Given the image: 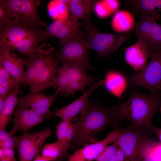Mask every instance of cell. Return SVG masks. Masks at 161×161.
Instances as JSON below:
<instances>
[{"label": "cell", "mask_w": 161, "mask_h": 161, "mask_svg": "<svg viewBox=\"0 0 161 161\" xmlns=\"http://www.w3.org/2000/svg\"><path fill=\"white\" fill-rule=\"evenodd\" d=\"M80 115L79 120L74 123V135L69 145L72 149L97 142V134L108 126L115 129L120 127L121 121L114 105L105 107L89 102Z\"/></svg>", "instance_id": "6da1fadb"}, {"label": "cell", "mask_w": 161, "mask_h": 161, "mask_svg": "<svg viewBox=\"0 0 161 161\" xmlns=\"http://www.w3.org/2000/svg\"><path fill=\"white\" fill-rule=\"evenodd\" d=\"M151 133H154L157 136L160 142L161 143V128H158L153 125L150 129Z\"/></svg>", "instance_id": "ab89813d"}, {"label": "cell", "mask_w": 161, "mask_h": 161, "mask_svg": "<svg viewBox=\"0 0 161 161\" xmlns=\"http://www.w3.org/2000/svg\"><path fill=\"white\" fill-rule=\"evenodd\" d=\"M103 85L107 91L118 100L129 87L128 77L123 72L109 69L106 71Z\"/></svg>", "instance_id": "d6986e66"}, {"label": "cell", "mask_w": 161, "mask_h": 161, "mask_svg": "<svg viewBox=\"0 0 161 161\" xmlns=\"http://www.w3.org/2000/svg\"><path fill=\"white\" fill-rule=\"evenodd\" d=\"M150 63L143 70L129 76V87H140L151 93L160 94L161 90V52L152 55Z\"/></svg>", "instance_id": "52a82bcc"}, {"label": "cell", "mask_w": 161, "mask_h": 161, "mask_svg": "<svg viewBox=\"0 0 161 161\" xmlns=\"http://www.w3.org/2000/svg\"><path fill=\"white\" fill-rule=\"evenodd\" d=\"M78 20L70 14L66 19L54 21L45 30L41 29V41L56 38L59 40V43H62L80 31L81 24Z\"/></svg>", "instance_id": "7c38bea8"}, {"label": "cell", "mask_w": 161, "mask_h": 161, "mask_svg": "<svg viewBox=\"0 0 161 161\" xmlns=\"http://www.w3.org/2000/svg\"><path fill=\"white\" fill-rule=\"evenodd\" d=\"M126 62L135 72L140 71L147 65L148 52L144 44L139 40L124 49Z\"/></svg>", "instance_id": "ac0fdd59"}, {"label": "cell", "mask_w": 161, "mask_h": 161, "mask_svg": "<svg viewBox=\"0 0 161 161\" xmlns=\"http://www.w3.org/2000/svg\"><path fill=\"white\" fill-rule=\"evenodd\" d=\"M142 161H161V143L153 140L149 145Z\"/></svg>", "instance_id": "4316f807"}, {"label": "cell", "mask_w": 161, "mask_h": 161, "mask_svg": "<svg viewBox=\"0 0 161 161\" xmlns=\"http://www.w3.org/2000/svg\"><path fill=\"white\" fill-rule=\"evenodd\" d=\"M109 161H125L124 155L119 147Z\"/></svg>", "instance_id": "f35d334b"}, {"label": "cell", "mask_w": 161, "mask_h": 161, "mask_svg": "<svg viewBox=\"0 0 161 161\" xmlns=\"http://www.w3.org/2000/svg\"><path fill=\"white\" fill-rule=\"evenodd\" d=\"M0 146L4 148L16 149L15 143L13 138L5 129H0Z\"/></svg>", "instance_id": "4dcf8cb0"}, {"label": "cell", "mask_w": 161, "mask_h": 161, "mask_svg": "<svg viewBox=\"0 0 161 161\" xmlns=\"http://www.w3.org/2000/svg\"><path fill=\"white\" fill-rule=\"evenodd\" d=\"M150 130L132 124L123 129L117 141L123 153L125 161H142L148 147L153 140Z\"/></svg>", "instance_id": "5b68a950"}, {"label": "cell", "mask_w": 161, "mask_h": 161, "mask_svg": "<svg viewBox=\"0 0 161 161\" xmlns=\"http://www.w3.org/2000/svg\"><path fill=\"white\" fill-rule=\"evenodd\" d=\"M117 140L111 145L106 146L96 158L95 161H109L119 148Z\"/></svg>", "instance_id": "f1b7e54d"}, {"label": "cell", "mask_w": 161, "mask_h": 161, "mask_svg": "<svg viewBox=\"0 0 161 161\" xmlns=\"http://www.w3.org/2000/svg\"><path fill=\"white\" fill-rule=\"evenodd\" d=\"M5 154L4 151L2 148H0V159L4 158Z\"/></svg>", "instance_id": "7bdbcfd3"}, {"label": "cell", "mask_w": 161, "mask_h": 161, "mask_svg": "<svg viewBox=\"0 0 161 161\" xmlns=\"http://www.w3.org/2000/svg\"><path fill=\"white\" fill-rule=\"evenodd\" d=\"M70 0H53L47 4L49 15L54 21L68 18L69 11L68 4Z\"/></svg>", "instance_id": "cb8c5ba5"}, {"label": "cell", "mask_w": 161, "mask_h": 161, "mask_svg": "<svg viewBox=\"0 0 161 161\" xmlns=\"http://www.w3.org/2000/svg\"><path fill=\"white\" fill-rule=\"evenodd\" d=\"M13 125L9 132L11 136L21 131L28 133L32 127L42 123L46 117L40 115L30 108L17 106L13 113Z\"/></svg>", "instance_id": "9a60e30c"}, {"label": "cell", "mask_w": 161, "mask_h": 161, "mask_svg": "<svg viewBox=\"0 0 161 161\" xmlns=\"http://www.w3.org/2000/svg\"><path fill=\"white\" fill-rule=\"evenodd\" d=\"M123 129L120 127L115 129L104 139L83 146L69 156L68 161H92L95 160L106 146L118 139Z\"/></svg>", "instance_id": "4fadbf2b"}, {"label": "cell", "mask_w": 161, "mask_h": 161, "mask_svg": "<svg viewBox=\"0 0 161 161\" xmlns=\"http://www.w3.org/2000/svg\"><path fill=\"white\" fill-rule=\"evenodd\" d=\"M87 33L86 41L89 49L95 50L97 58L108 57L128 39L129 34H114L101 33L94 26L88 25L85 27Z\"/></svg>", "instance_id": "9c48e42d"}, {"label": "cell", "mask_w": 161, "mask_h": 161, "mask_svg": "<svg viewBox=\"0 0 161 161\" xmlns=\"http://www.w3.org/2000/svg\"><path fill=\"white\" fill-rule=\"evenodd\" d=\"M38 0H0V5L8 11L13 20L47 27L48 24L42 21L37 14L41 4Z\"/></svg>", "instance_id": "30bf717a"}, {"label": "cell", "mask_w": 161, "mask_h": 161, "mask_svg": "<svg viewBox=\"0 0 161 161\" xmlns=\"http://www.w3.org/2000/svg\"><path fill=\"white\" fill-rule=\"evenodd\" d=\"M39 26L11 20L0 27V48L26 55L38 50L41 30Z\"/></svg>", "instance_id": "277c9868"}, {"label": "cell", "mask_w": 161, "mask_h": 161, "mask_svg": "<svg viewBox=\"0 0 161 161\" xmlns=\"http://www.w3.org/2000/svg\"><path fill=\"white\" fill-rule=\"evenodd\" d=\"M112 27L115 31L124 32L132 30L135 26L133 15L126 10L117 12L112 21Z\"/></svg>", "instance_id": "603a6c76"}, {"label": "cell", "mask_w": 161, "mask_h": 161, "mask_svg": "<svg viewBox=\"0 0 161 161\" xmlns=\"http://www.w3.org/2000/svg\"><path fill=\"white\" fill-rule=\"evenodd\" d=\"M12 20L7 10L0 6V27L7 24Z\"/></svg>", "instance_id": "e575fe53"}, {"label": "cell", "mask_w": 161, "mask_h": 161, "mask_svg": "<svg viewBox=\"0 0 161 161\" xmlns=\"http://www.w3.org/2000/svg\"><path fill=\"white\" fill-rule=\"evenodd\" d=\"M102 2L112 13L115 12L119 6V1L116 0H103Z\"/></svg>", "instance_id": "836d02e7"}, {"label": "cell", "mask_w": 161, "mask_h": 161, "mask_svg": "<svg viewBox=\"0 0 161 161\" xmlns=\"http://www.w3.org/2000/svg\"><path fill=\"white\" fill-rule=\"evenodd\" d=\"M103 81V79H102L94 83L78 99L64 107L56 109L52 115L59 117L63 120H72L78 115H80L89 103L88 98L90 94L96 89L102 85Z\"/></svg>", "instance_id": "2e32d148"}, {"label": "cell", "mask_w": 161, "mask_h": 161, "mask_svg": "<svg viewBox=\"0 0 161 161\" xmlns=\"http://www.w3.org/2000/svg\"><path fill=\"white\" fill-rule=\"evenodd\" d=\"M157 14H143L132 31L147 49L149 57L161 52V25L156 21Z\"/></svg>", "instance_id": "ba28073f"}, {"label": "cell", "mask_w": 161, "mask_h": 161, "mask_svg": "<svg viewBox=\"0 0 161 161\" xmlns=\"http://www.w3.org/2000/svg\"><path fill=\"white\" fill-rule=\"evenodd\" d=\"M0 79L7 80L14 79L1 64H0Z\"/></svg>", "instance_id": "74e56055"}, {"label": "cell", "mask_w": 161, "mask_h": 161, "mask_svg": "<svg viewBox=\"0 0 161 161\" xmlns=\"http://www.w3.org/2000/svg\"><path fill=\"white\" fill-rule=\"evenodd\" d=\"M7 95L0 96V112L2 110Z\"/></svg>", "instance_id": "60d3db41"}, {"label": "cell", "mask_w": 161, "mask_h": 161, "mask_svg": "<svg viewBox=\"0 0 161 161\" xmlns=\"http://www.w3.org/2000/svg\"><path fill=\"white\" fill-rule=\"evenodd\" d=\"M69 145L63 141L46 143L41 150V155L49 161H62L68 155Z\"/></svg>", "instance_id": "ffe728a7"}, {"label": "cell", "mask_w": 161, "mask_h": 161, "mask_svg": "<svg viewBox=\"0 0 161 161\" xmlns=\"http://www.w3.org/2000/svg\"><path fill=\"white\" fill-rule=\"evenodd\" d=\"M128 99L118 106L114 105L119 120H129L136 127L150 130L151 120L161 106V95L143 94L131 88Z\"/></svg>", "instance_id": "3957f363"}, {"label": "cell", "mask_w": 161, "mask_h": 161, "mask_svg": "<svg viewBox=\"0 0 161 161\" xmlns=\"http://www.w3.org/2000/svg\"><path fill=\"white\" fill-rule=\"evenodd\" d=\"M19 85L14 79H0V96L7 95L12 90H18Z\"/></svg>", "instance_id": "f546056e"}, {"label": "cell", "mask_w": 161, "mask_h": 161, "mask_svg": "<svg viewBox=\"0 0 161 161\" xmlns=\"http://www.w3.org/2000/svg\"><path fill=\"white\" fill-rule=\"evenodd\" d=\"M133 6L143 14H157L161 12V0H134L131 1Z\"/></svg>", "instance_id": "484cf974"}, {"label": "cell", "mask_w": 161, "mask_h": 161, "mask_svg": "<svg viewBox=\"0 0 161 161\" xmlns=\"http://www.w3.org/2000/svg\"><path fill=\"white\" fill-rule=\"evenodd\" d=\"M58 94L55 92L52 95H47L42 92H29L24 97L20 98L18 105L25 108L30 107L38 114L49 118L52 115L50 108L56 100Z\"/></svg>", "instance_id": "5bb4252c"}, {"label": "cell", "mask_w": 161, "mask_h": 161, "mask_svg": "<svg viewBox=\"0 0 161 161\" xmlns=\"http://www.w3.org/2000/svg\"><path fill=\"white\" fill-rule=\"evenodd\" d=\"M160 94L161 95V91H160Z\"/></svg>", "instance_id": "bcb514c9"}, {"label": "cell", "mask_w": 161, "mask_h": 161, "mask_svg": "<svg viewBox=\"0 0 161 161\" xmlns=\"http://www.w3.org/2000/svg\"><path fill=\"white\" fill-rule=\"evenodd\" d=\"M18 93V90H14L7 95L3 108L0 112V129H5L11 121L20 99Z\"/></svg>", "instance_id": "44dd1931"}, {"label": "cell", "mask_w": 161, "mask_h": 161, "mask_svg": "<svg viewBox=\"0 0 161 161\" xmlns=\"http://www.w3.org/2000/svg\"><path fill=\"white\" fill-rule=\"evenodd\" d=\"M2 148L4 151L5 158L9 161H16L14 149L10 148Z\"/></svg>", "instance_id": "8d00e7d4"}, {"label": "cell", "mask_w": 161, "mask_h": 161, "mask_svg": "<svg viewBox=\"0 0 161 161\" xmlns=\"http://www.w3.org/2000/svg\"><path fill=\"white\" fill-rule=\"evenodd\" d=\"M62 66L65 69L69 82L79 83L86 87L94 81L92 75L86 74V70L64 64H62Z\"/></svg>", "instance_id": "d4e9b609"}, {"label": "cell", "mask_w": 161, "mask_h": 161, "mask_svg": "<svg viewBox=\"0 0 161 161\" xmlns=\"http://www.w3.org/2000/svg\"><path fill=\"white\" fill-rule=\"evenodd\" d=\"M71 121L62 120L60 123L55 126L57 140L62 141L64 140Z\"/></svg>", "instance_id": "1f68e13d"}, {"label": "cell", "mask_w": 161, "mask_h": 161, "mask_svg": "<svg viewBox=\"0 0 161 161\" xmlns=\"http://www.w3.org/2000/svg\"><path fill=\"white\" fill-rule=\"evenodd\" d=\"M96 2L95 0H70L68 6L70 15L78 19H89L91 11Z\"/></svg>", "instance_id": "7402d4cb"}, {"label": "cell", "mask_w": 161, "mask_h": 161, "mask_svg": "<svg viewBox=\"0 0 161 161\" xmlns=\"http://www.w3.org/2000/svg\"><path fill=\"white\" fill-rule=\"evenodd\" d=\"M55 78V84L57 87L56 92L58 93L61 91L68 94L69 80L64 67L58 69Z\"/></svg>", "instance_id": "83f0119b"}, {"label": "cell", "mask_w": 161, "mask_h": 161, "mask_svg": "<svg viewBox=\"0 0 161 161\" xmlns=\"http://www.w3.org/2000/svg\"><path fill=\"white\" fill-rule=\"evenodd\" d=\"M75 125L74 123H71L69 126L68 130L64 140H62L66 144L69 145L72 141L74 134Z\"/></svg>", "instance_id": "d590c367"}, {"label": "cell", "mask_w": 161, "mask_h": 161, "mask_svg": "<svg viewBox=\"0 0 161 161\" xmlns=\"http://www.w3.org/2000/svg\"><path fill=\"white\" fill-rule=\"evenodd\" d=\"M40 49L27 55L25 58L26 70L21 84L30 86V93H37L52 87L57 89L55 74L59 62L55 57V48Z\"/></svg>", "instance_id": "7a4b0ae2"}, {"label": "cell", "mask_w": 161, "mask_h": 161, "mask_svg": "<svg viewBox=\"0 0 161 161\" xmlns=\"http://www.w3.org/2000/svg\"><path fill=\"white\" fill-rule=\"evenodd\" d=\"M52 132L51 129L47 127L36 132L23 134L18 136H13L19 161H32L38 154L45 140Z\"/></svg>", "instance_id": "8fae6325"}, {"label": "cell", "mask_w": 161, "mask_h": 161, "mask_svg": "<svg viewBox=\"0 0 161 161\" xmlns=\"http://www.w3.org/2000/svg\"><path fill=\"white\" fill-rule=\"evenodd\" d=\"M32 161H49L41 155H37Z\"/></svg>", "instance_id": "b9f144b4"}, {"label": "cell", "mask_w": 161, "mask_h": 161, "mask_svg": "<svg viewBox=\"0 0 161 161\" xmlns=\"http://www.w3.org/2000/svg\"><path fill=\"white\" fill-rule=\"evenodd\" d=\"M0 161H9L7 160L5 158H4L3 159H0Z\"/></svg>", "instance_id": "ee69618b"}, {"label": "cell", "mask_w": 161, "mask_h": 161, "mask_svg": "<svg viewBox=\"0 0 161 161\" xmlns=\"http://www.w3.org/2000/svg\"><path fill=\"white\" fill-rule=\"evenodd\" d=\"M160 111H161V106L160 108Z\"/></svg>", "instance_id": "f6af8a7d"}, {"label": "cell", "mask_w": 161, "mask_h": 161, "mask_svg": "<svg viewBox=\"0 0 161 161\" xmlns=\"http://www.w3.org/2000/svg\"><path fill=\"white\" fill-rule=\"evenodd\" d=\"M59 45V49L55 53L59 62L86 70L93 69L89 60V49L80 30Z\"/></svg>", "instance_id": "8992f818"}, {"label": "cell", "mask_w": 161, "mask_h": 161, "mask_svg": "<svg viewBox=\"0 0 161 161\" xmlns=\"http://www.w3.org/2000/svg\"><path fill=\"white\" fill-rule=\"evenodd\" d=\"M94 8L97 15L100 18H105L112 14L103 4L101 1H97Z\"/></svg>", "instance_id": "d6a6232c"}, {"label": "cell", "mask_w": 161, "mask_h": 161, "mask_svg": "<svg viewBox=\"0 0 161 161\" xmlns=\"http://www.w3.org/2000/svg\"><path fill=\"white\" fill-rule=\"evenodd\" d=\"M0 64L19 84L24 75L26 65L25 58L5 49L0 48Z\"/></svg>", "instance_id": "e0dca14e"}]
</instances>
